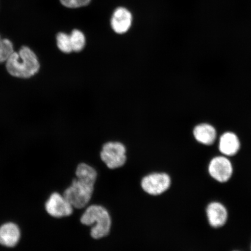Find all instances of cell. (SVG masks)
<instances>
[{
  "mask_svg": "<svg viewBox=\"0 0 251 251\" xmlns=\"http://www.w3.org/2000/svg\"><path fill=\"white\" fill-rule=\"evenodd\" d=\"M206 216L209 225L212 228H221L226 224L228 221V210L224 203L212 201L206 206Z\"/></svg>",
  "mask_w": 251,
  "mask_h": 251,
  "instance_id": "ba28073f",
  "label": "cell"
},
{
  "mask_svg": "<svg viewBox=\"0 0 251 251\" xmlns=\"http://www.w3.org/2000/svg\"><path fill=\"white\" fill-rule=\"evenodd\" d=\"M94 186V184L76 178L65 191L64 196L74 208H83L92 199Z\"/></svg>",
  "mask_w": 251,
  "mask_h": 251,
  "instance_id": "3957f363",
  "label": "cell"
},
{
  "mask_svg": "<svg viewBox=\"0 0 251 251\" xmlns=\"http://www.w3.org/2000/svg\"><path fill=\"white\" fill-rule=\"evenodd\" d=\"M193 136L198 143L203 146H210L214 144L217 139V131L212 125L201 123L194 128Z\"/></svg>",
  "mask_w": 251,
  "mask_h": 251,
  "instance_id": "8fae6325",
  "label": "cell"
},
{
  "mask_svg": "<svg viewBox=\"0 0 251 251\" xmlns=\"http://www.w3.org/2000/svg\"><path fill=\"white\" fill-rule=\"evenodd\" d=\"M81 224L92 226L91 235L94 239L106 236L111 227V218L105 208L100 205H91L86 209L80 218Z\"/></svg>",
  "mask_w": 251,
  "mask_h": 251,
  "instance_id": "7a4b0ae2",
  "label": "cell"
},
{
  "mask_svg": "<svg viewBox=\"0 0 251 251\" xmlns=\"http://www.w3.org/2000/svg\"><path fill=\"white\" fill-rule=\"evenodd\" d=\"M46 209L49 214L54 218H62L70 216L73 212L74 207L64 196L53 193L46 204Z\"/></svg>",
  "mask_w": 251,
  "mask_h": 251,
  "instance_id": "52a82bcc",
  "label": "cell"
},
{
  "mask_svg": "<svg viewBox=\"0 0 251 251\" xmlns=\"http://www.w3.org/2000/svg\"><path fill=\"white\" fill-rule=\"evenodd\" d=\"M208 172L213 180L225 183L233 176L234 168L228 157L221 155L211 159L208 164Z\"/></svg>",
  "mask_w": 251,
  "mask_h": 251,
  "instance_id": "277c9868",
  "label": "cell"
},
{
  "mask_svg": "<svg viewBox=\"0 0 251 251\" xmlns=\"http://www.w3.org/2000/svg\"><path fill=\"white\" fill-rule=\"evenodd\" d=\"M72 51L80 52L84 49L86 44L85 36L81 31L75 29L70 35Z\"/></svg>",
  "mask_w": 251,
  "mask_h": 251,
  "instance_id": "5bb4252c",
  "label": "cell"
},
{
  "mask_svg": "<svg viewBox=\"0 0 251 251\" xmlns=\"http://www.w3.org/2000/svg\"><path fill=\"white\" fill-rule=\"evenodd\" d=\"M20 228L17 225L8 223L0 227V244L7 247H14L20 239Z\"/></svg>",
  "mask_w": 251,
  "mask_h": 251,
  "instance_id": "7c38bea8",
  "label": "cell"
},
{
  "mask_svg": "<svg viewBox=\"0 0 251 251\" xmlns=\"http://www.w3.org/2000/svg\"><path fill=\"white\" fill-rule=\"evenodd\" d=\"M125 147L118 142L106 143L102 147L101 158L109 169H117L124 165L126 161Z\"/></svg>",
  "mask_w": 251,
  "mask_h": 251,
  "instance_id": "5b68a950",
  "label": "cell"
},
{
  "mask_svg": "<svg viewBox=\"0 0 251 251\" xmlns=\"http://www.w3.org/2000/svg\"><path fill=\"white\" fill-rule=\"evenodd\" d=\"M141 187L147 193L158 196L165 192L171 185V179L168 174L155 173L144 177L141 180Z\"/></svg>",
  "mask_w": 251,
  "mask_h": 251,
  "instance_id": "8992f818",
  "label": "cell"
},
{
  "mask_svg": "<svg viewBox=\"0 0 251 251\" xmlns=\"http://www.w3.org/2000/svg\"><path fill=\"white\" fill-rule=\"evenodd\" d=\"M56 39V45L61 51L67 54L73 51L72 49L70 35L60 32L57 34Z\"/></svg>",
  "mask_w": 251,
  "mask_h": 251,
  "instance_id": "2e32d148",
  "label": "cell"
},
{
  "mask_svg": "<svg viewBox=\"0 0 251 251\" xmlns=\"http://www.w3.org/2000/svg\"><path fill=\"white\" fill-rule=\"evenodd\" d=\"M76 175L78 179L94 184H95L97 177L95 169L86 164L78 165L76 169Z\"/></svg>",
  "mask_w": 251,
  "mask_h": 251,
  "instance_id": "4fadbf2b",
  "label": "cell"
},
{
  "mask_svg": "<svg viewBox=\"0 0 251 251\" xmlns=\"http://www.w3.org/2000/svg\"><path fill=\"white\" fill-rule=\"evenodd\" d=\"M132 23L130 12L124 7L118 8L113 14L111 26L116 33L123 34L128 30Z\"/></svg>",
  "mask_w": 251,
  "mask_h": 251,
  "instance_id": "30bf717a",
  "label": "cell"
},
{
  "mask_svg": "<svg viewBox=\"0 0 251 251\" xmlns=\"http://www.w3.org/2000/svg\"><path fill=\"white\" fill-rule=\"evenodd\" d=\"M14 52L13 44L7 39H2L0 36V63L7 61Z\"/></svg>",
  "mask_w": 251,
  "mask_h": 251,
  "instance_id": "9a60e30c",
  "label": "cell"
},
{
  "mask_svg": "<svg viewBox=\"0 0 251 251\" xmlns=\"http://www.w3.org/2000/svg\"><path fill=\"white\" fill-rule=\"evenodd\" d=\"M241 251L235 250V251Z\"/></svg>",
  "mask_w": 251,
  "mask_h": 251,
  "instance_id": "ac0fdd59",
  "label": "cell"
},
{
  "mask_svg": "<svg viewBox=\"0 0 251 251\" xmlns=\"http://www.w3.org/2000/svg\"><path fill=\"white\" fill-rule=\"evenodd\" d=\"M5 62L9 75L17 78H30L38 73L40 68L35 53L26 46L22 47L18 52L12 53Z\"/></svg>",
  "mask_w": 251,
  "mask_h": 251,
  "instance_id": "6da1fadb",
  "label": "cell"
},
{
  "mask_svg": "<svg viewBox=\"0 0 251 251\" xmlns=\"http://www.w3.org/2000/svg\"><path fill=\"white\" fill-rule=\"evenodd\" d=\"M91 0H60L61 4L69 8H77L89 5Z\"/></svg>",
  "mask_w": 251,
  "mask_h": 251,
  "instance_id": "e0dca14e",
  "label": "cell"
},
{
  "mask_svg": "<svg viewBox=\"0 0 251 251\" xmlns=\"http://www.w3.org/2000/svg\"><path fill=\"white\" fill-rule=\"evenodd\" d=\"M218 148L221 155L228 158L237 155L241 149L239 137L233 131H226L219 138Z\"/></svg>",
  "mask_w": 251,
  "mask_h": 251,
  "instance_id": "9c48e42d",
  "label": "cell"
},
{
  "mask_svg": "<svg viewBox=\"0 0 251 251\" xmlns=\"http://www.w3.org/2000/svg\"></svg>",
  "mask_w": 251,
  "mask_h": 251,
  "instance_id": "d6986e66",
  "label": "cell"
}]
</instances>
